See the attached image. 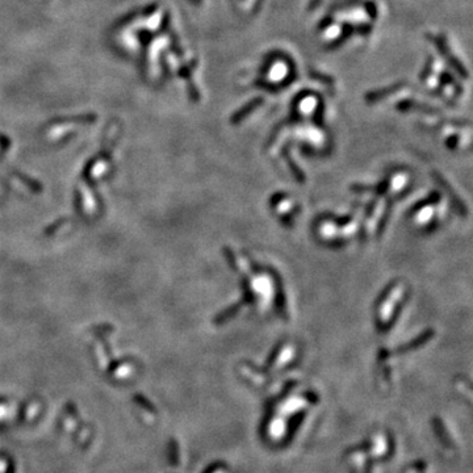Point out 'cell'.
Wrapping results in <instances>:
<instances>
[{"instance_id":"277c9868","label":"cell","mask_w":473,"mask_h":473,"mask_svg":"<svg viewBox=\"0 0 473 473\" xmlns=\"http://www.w3.org/2000/svg\"><path fill=\"white\" fill-rule=\"evenodd\" d=\"M430 68H432V58H431V59H428V62H427V64H426L425 70L422 71V75H421L422 79H426V77H427V75H428V71H430Z\"/></svg>"},{"instance_id":"6da1fadb","label":"cell","mask_w":473,"mask_h":473,"mask_svg":"<svg viewBox=\"0 0 473 473\" xmlns=\"http://www.w3.org/2000/svg\"><path fill=\"white\" fill-rule=\"evenodd\" d=\"M435 45H436V48L439 49L441 54L443 55L444 58L447 59L448 63H450L451 66H452V67H454L455 70L457 71V74L461 75L463 78H468V71L465 70V67H464L463 64L459 62V59L455 58L454 55H452L450 52H448V48H447V45H446V41H444L443 37H441V39L436 40V41H435Z\"/></svg>"},{"instance_id":"7a4b0ae2","label":"cell","mask_w":473,"mask_h":473,"mask_svg":"<svg viewBox=\"0 0 473 473\" xmlns=\"http://www.w3.org/2000/svg\"><path fill=\"white\" fill-rule=\"evenodd\" d=\"M262 101H263V99H262V97H257V99H254L252 101H250V103H248L247 105L245 106V108H242L241 111H238V112L235 113L234 119H233V123H238L239 120H242L243 117H246V115H247V113H250L251 111H254L258 105H261Z\"/></svg>"},{"instance_id":"3957f363","label":"cell","mask_w":473,"mask_h":473,"mask_svg":"<svg viewBox=\"0 0 473 473\" xmlns=\"http://www.w3.org/2000/svg\"><path fill=\"white\" fill-rule=\"evenodd\" d=\"M403 86H404V83H396V84H394V86H392V87H386V88H384V90L375 91V92H372V94L368 95V96H367V100L383 99V97L388 96V95H390V94H392V92H394V91L399 90V88L403 87Z\"/></svg>"}]
</instances>
